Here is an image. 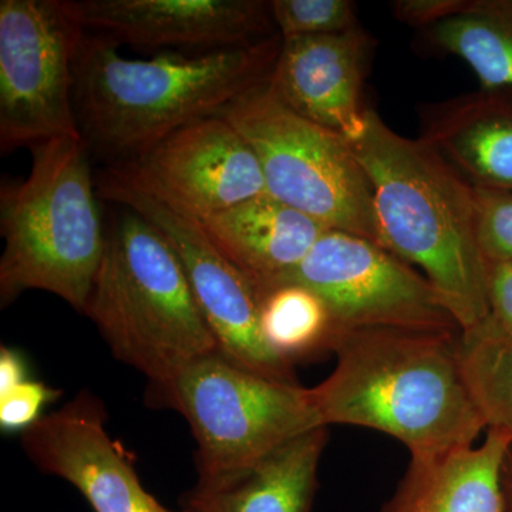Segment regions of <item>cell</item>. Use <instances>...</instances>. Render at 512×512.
Returning <instances> with one entry per match:
<instances>
[{
	"label": "cell",
	"instance_id": "9a60e30c",
	"mask_svg": "<svg viewBox=\"0 0 512 512\" xmlns=\"http://www.w3.org/2000/svg\"><path fill=\"white\" fill-rule=\"evenodd\" d=\"M420 140L468 184L512 192V94L478 90L420 110Z\"/></svg>",
	"mask_w": 512,
	"mask_h": 512
},
{
	"label": "cell",
	"instance_id": "9c48e42d",
	"mask_svg": "<svg viewBox=\"0 0 512 512\" xmlns=\"http://www.w3.org/2000/svg\"><path fill=\"white\" fill-rule=\"evenodd\" d=\"M97 191L101 200L136 212L170 242L222 355L259 375L298 383L291 363L265 340L254 284L215 247L200 221L165 204L121 165L104 168Z\"/></svg>",
	"mask_w": 512,
	"mask_h": 512
},
{
	"label": "cell",
	"instance_id": "7402d4cb",
	"mask_svg": "<svg viewBox=\"0 0 512 512\" xmlns=\"http://www.w3.org/2000/svg\"><path fill=\"white\" fill-rule=\"evenodd\" d=\"M269 6L282 39L335 35L359 26L350 0H269Z\"/></svg>",
	"mask_w": 512,
	"mask_h": 512
},
{
	"label": "cell",
	"instance_id": "cb8c5ba5",
	"mask_svg": "<svg viewBox=\"0 0 512 512\" xmlns=\"http://www.w3.org/2000/svg\"><path fill=\"white\" fill-rule=\"evenodd\" d=\"M59 396V390L30 379L0 393V429L3 433H25L45 416L43 410L47 404L55 402Z\"/></svg>",
	"mask_w": 512,
	"mask_h": 512
},
{
	"label": "cell",
	"instance_id": "3957f363",
	"mask_svg": "<svg viewBox=\"0 0 512 512\" xmlns=\"http://www.w3.org/2000/svg\"><path fill=\"white\" fill-rule=\"evenodd\" d=\"M349 144L372 187L382 247L420 269L461 332L483 326L488 264L478 242L473 185L420 138L400 136L372 109Z\"/></svg>",
	"mask_w": 512,
	"mask_h": 512
},
{
	"label": "cell",
	"instance_id": "30bf717a",
	"mask_svg": "<svg viewBox=\"0 0 512 512\" xmlns=\"http://www.w3.org/2000/svg\"><path fill=\"white\" fill-rule=\"evenodd\" d=\"M282 284L305 286L319 295L338 329L461 332L426 276L382 245L348 232H323Z\"/></svg>",
	"mask_w": 512,
	"mask_h": 512
},
{
	"label": "cell",
	"instance_id": "6da1fadb",
	"mask_svg": "<svg viewBox=\"0 0 512 512\" xmlns=\"http://www.w3.org/2000/svg\"><path fill=\"white\" fill-rule=\"evenodd\" d=\"M282 37L212 53L128 59L107 37L86 32L74 60L80 134L107 165L131 163L194 121L218 116L268 82Z\"/></svg>",
	"mask_w": 512,
	"mask_h": 512
},
{
	"label": "cell",
	"instance_id": "d4e9b609",
	"mask_svg": "<svg viewBox=\"0 0 512 512\" xmlns=\"http://www.w3.org/2000/svg\"><path fill=\"white\" fill-rule=\"evenodd\" d=\"M488 318L480 326L512 336V262H494L487 269Z\"/></svg>",
	"mask_w": 512,
	"mask_h": 512
},
{
	"label": "cell",
	"instance_id": "4316f807",
	"mask_svg": "<svg viewBox=\"0 0 512 512\" xmlns=\"http://www.w3.org/2000/svg\"><path fill=\"white\" fill-rule=\"evenodd\" d=\"M28 380L26 363L16 350L2 346L0 350V393Z\"/></svg>",
	"mask_w": 512,
	"mask_h": 512
},
{
	"label": "cell",
	"instance_id": "e0dca14e",
	"mask_svg": "<svg viewBox=\"0 0 512 512\" xmlns=\"http://www.w3.org/2000/svg\"><path fill=\"white\" fill-rule=\"evenodd\" d=\"M508 431L488 429L480 446L412 457L379 512H505L503 466Z\"/></svg>",
	"mask_w": 512,
	"mask_h": 512
},
{
	"label": "cell",
	"instance_id": "7c38bea8",
	"mask_svg": "<svg viewBox=\"0 0 512 512\" xmlns=\"http://www.w3.org/2000/svg\"><path fill=\"white\" fill-rule=\"evenodd\" d=\"M86 32L117 46L238 49L278 35L264 0H63Z\"/></svg>",
	"mask_w": 512,
	"mask_h": 512
},
{
	"label": "cell",
	"instance_id": "5b68a950",
	"mask_svg": "<svg viewBox=\"0 0 512 512\" xmlns=\"http://www.w3.org/2000/svg\"><path fill=\"white\" fill-rule=\"evenodd\" d=\"M84 315L119 362L161 386L220 345L183 265L150 222L120 207Z\"/></svg>",
	"mask_w": 512,
	"mask_h": 512
},
{
	"label": "cell",
	"instance_id": "ffe728a7",
	"mask_svg": "<svg viewBox=\"0 0 512 512\" xmlns=\"http://www.w3.org/2000/svg\"><path fill=\"white\" fill-rule=\"evenodd\" d=\"M261 328L272 350L293 363L332 348L338 326L328 305L311 289L282 284L259 295Z\"/></svg>",
	"mask_w": 512,
	"mask_h": 512
},
{
	"label": "cell",
	"instance_id": "603a6c76",
	"mask_svg": "<svg viewBox=\"0 0 512 512\" xmlns=\"http://www.w3.org/2000/svg\"><path fill=\"white\" fill-rule=\"evenodd\" d=\"M476 190L477 234L487 264L512 262V192Z\"/></svg>",
	"mask_w": 512,
	"mask_h": 512
},
{
	"label": "cell",
	"instance_id": "484cf974",
	"mask_svg": "<svg viewBox=\"0 0 512 512\" xmlns=\"http://www.w3.org/2000/svg\"><path fill=\"white\" fill-rule=\"evenodd\" d=\"M470 0H397L394 18L416 29H430L467 8Z\"/></svg>",
	"mask_w": 512,
	"mask_h": 512
},
{
	"label": "cell",
	"instance_id": "8992f818",
	"mask_svg": "<svg viewBox=\"0 0 512 512\" xmlns=\"http://www.w3.org/2000/svg\"><path fill=\"white\" fill-rule=\"evenodd\" d=\"M150 397L190 424L197 485L235 476L296 437L326 427L311 389L259 375L221 352L202 357L168 383L150 386Z\"/></svg>",
	"mask_w": 512,
	"mask_h": 512
},
{
	"label": "cell",
	"instance_id": "4fadbf2b",
	"mask_svg": "<svg viewBox=\"0 0 512 512\" xmlns=\"http://www.w3.org/2000/svg\"><path fill=\"white\" fill-rule=\"evenodd\" d=\"M106 423L99 397L82 392L22 433V447L42 473L67 481L94 512H185L148 493Z\"/></svg>",
	"mask_w": 512,
	"mask_h": 512
},
{
	"label": "cell",
	"instance_id": "83f0119b",
	"mask_svg": "<svg viewBox=\"0 0 512 512\" xmlns=\"http://www.w3.org/2000/svg\"><path fill=\"white\" fill-rule=\"evenodd\" d=\"M503 494L505 512H512V446L503 466Z\"/></svg>",
	"mask_w": 512,
	"mask_h": 512
},
{
	"label": "cell",
	"instance_id": "52a82bcc",
	"mask_svg": "<svg viewBox=\"0 0 512 512\" xmlns=\"http://www.w3.org/2000/svg\"><path fill=\"white\" fill-rule=\"evenodd\" d=\"M221 116L254 148L266 194L326 229L382 245L372 187L348 140L289 109L268 82Z\"/></svg>",
	"mask_w": 512,
	"mask_h": 512
},
{
	"label": "cell",
	"instance_id": "8fae6325",
	"mask_svg": "<svg viewBox=\"0 0 512 512\" xmlns=\"http://www.w3.org/2000/svg\"><path fill=\"white\" fill-rule=\"evenodd\" d=\"M117 165L165 204L200 222L266 194L254 148L221 114L194 121L137 160Z\"/></svg>",
	"mask_w": 512,
	"mask_h": 512
},
{
	"label": "cell",
	"instance_id": "277c9868",
	"mask_svg": "<svg viewBox=\"0 0 512 512\" xmlns=\"http://www.w3.org/2000/svg\"><path fill=\"white\" fill-rule=\"evenodd\" d=\"M32 168L0 188V303L23 292L59 296L84 315L106 251L107 231L83 138L32 147Z\"/></svg>",
	"mask_w": 512,
	"mask_h": 512
},
{
	"label": "cell",
	"instance_id": "2e32d148",
	"mask_svg": "<svg viewBox=\"0 0 512 512\" xmlns=\"http://www.w3.org/2000/svg\"><path fill=\"white\" fill-rule=\"evenodd\" d=\"M201 224L215 247L247 276L259 295L281 284L328 231L268 194Z\"/></svg>",
	"mask_w": 512,
	"mask_h": 512
},
{
	"label": "cell",
	"instance_id": "44dd1931",
	"mask_svg": "<svg viewBox=\"0 0 512 512\" xmlns=\"http://www.w3.org/2000/svg\"><path fill=\"white\" fill-rule=\"evenodd\" d=\"M460 357L488 429L512 434V336L483 328L461 333Z\"/></svg>",
	"mask_w": 512,
	"mask_h": 512
},
{
	"label": "cell",
	"instance_id": "ac0fdd59",
	"mask_svg": "<svg viewBox=\"0 0 512 512\" xmlns=\"http://www.w3.org/2000/svg\"><path fill=\"white\" fill-rule=\"evenodd\" d=\"M328 427L308 431L254 466L211 485H195L185 512H311Z\"/></svg>",
	"mask_w": 512,
	"mask_h": 512
},
{
	"label": "cell",
	"instance_id": "5bb4252c",
	"mask_svg": "<svg viewBox=\"0 0 512 512\" xmlns=\"http://www.w3.org/2000/svg\"><path fill=\"white\" fill-rule=\"evenodd\" d=\"M370 53L372 37L360 26L282 39L268 83L289 109L350 143L365 128L363 82Z\"/></svg>",
	"mask_w": 512,
	"mask_h": 512
},
{
	"label": "cell",
	"instance_id": "d6986e66",
	"mask_svg": "<svg viewBox=\"0 0 512 512\" xmlns=\"http://www.w3.org/2000/svg\"><path fill=\"white\" fill-rule=\"evenodd\" d=\"M424 36L434 49L466 62L481 89L512 94V0H470Z\"/></svg>",
	"mask_w": 512,
	"mask_h": 512
},
{
	"label": "cell",
	"instance_id": "ba28073f",
	"mask_svg": "<svg viewBox=\"0 0 512 512\" xmlns=\"http://www.w3.org/2000/svg\"><path fill=\"white\" fill-rule=\"evenodd\" d=\"M84 29L63 0L0 2V151L82 138L74 60Z\"/></svg>",
	"mask_w": 512,
	"mask_h": 512
},
{
	"label": "cell",
	"instance_id": "7a4b0ae2",
	"mask_svg": "<svg viewBox=\"0 0 512 512\" xmlns=\"http://www.w3.org/2000/svg\"><path fill=\"white\" fill-rule=\"evenodd\" d=\"M460 340L461 332L338 329L335 369L311 389L323 426L380 431L412 457L473 447L488 427L464 375Z\"/></svg>",
	"mask_w": 512,
	"mask_h": 512
}]
</instances>
